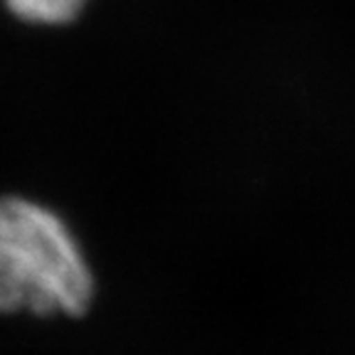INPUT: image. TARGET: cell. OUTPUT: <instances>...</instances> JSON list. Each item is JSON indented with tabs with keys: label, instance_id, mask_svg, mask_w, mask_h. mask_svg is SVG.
Instances as JSON below:
<instances>
[{
	"label": "cell",
	"instance_id": "2",
	"mask_svg": "<svg viewBox=\"0 0 355 355\" xmlns=\"http://www.w3.org/2000/svg\"><path fill=\"white\" fill-rule=\"evenodd\" d=\"M84 3L87 0H6V6L17 17L30 22H47V25L72 20Z\"/></svg>",
	"mask_w": 355,
	"mask_h": 355
},
{
	"label": "cell",
	"instance_id": "1",
	"mask_svg": "<svg viewBox=\"0 0 355 355\" xmlns=\"http://www.w3.org/2000/svg\"><path fill=\"white\" fill-rule=\"evenodd\" d=\"M92 272L64 222L25 198H0V311L84 313Z\"/></svg>",
	"mask_w": 355,
	"mask_h": 355
}]
</instances>
